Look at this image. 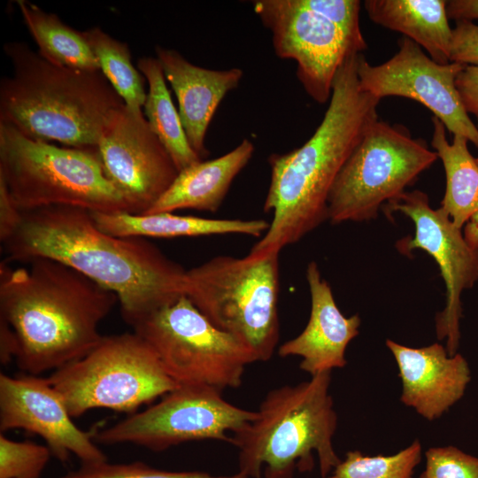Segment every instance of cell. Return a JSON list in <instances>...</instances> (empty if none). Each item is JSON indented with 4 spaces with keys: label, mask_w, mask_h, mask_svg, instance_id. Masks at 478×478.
Wrapping results in <instances>:
<instances>
[{
    "label": "cell",
    "mask_w": 478,
    "mask_h": 478,
    "mask_svg": "<svg viewBox=\"0 0 478 478\" xmlns=\"http://www.w3.org/2000/svg\"><path fill=\"white\" fill-rule=\"evenodd\" d=\"M359 54L350 55L337 71L328 107L310 139L289 152L269 156L271 179L264 212H273V220L250 255L281 252L328 220V200L334 182L378 120L381 99L358 85Z\"/></svg>",
    "instance_id": "7a4b0ae2"
},
{
    "label": "cell",
    "mask_w": 478,
    "mask_h": 478,
    "mask_svg": "<svg viewBox=\"0 0 478 478\" xmlns=\"http://www.w3.org/2000/svg\"><path fill=\"white\" fill-rule=\"evenodd\" d=\"M47 378L72 418L95 408L133 414L178 387L135 332L104 335L87 355Z\"/></svg>",
    "instance_id": "ba28073f"
},
{
    "label": "cell",
    "mask_w": 478,
    "mask_h": 478,
    "mask_svg": "<svg viewBox=\"0 0 478 478\" xmlns=\"http://www.w3.org/2000/svg\"><path fill=\"white\" fill-rule=\"evenodd\" d=\"M22 212L12 200L5 183L0 179V240L4 242L14 231Z\"/></svg>",
    "instance_id": "836d02e7"
},
{
    "label": "cell",
    "mask_w": 478,
    "mask_h": 478,
    "mask_svg": "<svg viewBox=\"0 0 478 478\" xmlns=\"http://www.w3.org/2000/svg\"><path fill=\"white\" fill-rule=\"evenodd\" d=\"M81 32L99 62L101 72L125 105L135 112H142L147 93L142 73L132 63L128 45L98 27Z\"/></svg>",
    "instance_id": "484cf974"
},
{
    "label": "cell",
    "mask_w": 478,
    "mask_h": 478,
    "mask_svg": "<svg viewBox=\"0 0 478 478\" xmlns=\"http://www.w3.org/2000/svg\"><path fill=\"white\" fill-rule=\"evenodd\" d=\"M386 345L398 367L401 401L420 415L437 419L463 397L471 375L461 354L450 356L437 343L411 348L388 339Z\"/></svg>",
    "instance_id": "e0dca14e"
},
{
    "label": "cell",
    "mask_w": 478,
    "mask_h": 478,
    "mask_svg": "<svg viewBox=\"0 0 478 478\" xmlns=\"http://www.w3.org/2000/svg\"><path fill=\"white\" fill-rule=\"evenodd\" d=\"M0 179L21 212L73 206L135 214L106 177L97 148L58 146L1 122Z\"/></svg>",
    "instance_id": "8992f818"
},
{
    "label": "cell",
    "mask_w": 478,
    "mask_h": 478,
    "mask_svg": "<svg viewBox=\"0 0 478 478\" xmlns=\"http://www.w3.org/2000/svg\"><path fill=\"white\" fill-rule=\"evenodd\" d=\"M165 78L173 89L180 118L191 148L203 159L209 155L204 140L222 99L236 89L243 72L238 67L212 70L190 63L180 52L155 48Z\"/></svg>",
    "instance_id": "d6986e66"
},
{
    "label": "cell",
    "mask_w": 478,
    "mask_h": 478,
    "mask_svg": "<svg viewBox=\"0 0 478 478\" xmlns=\"http://www.w3.org/2000/svg\"><path fill=\"white\" fill-rule=\"evenodd\" d=\"M374 23L405 35L441 65L449 64L452 28L444 0H366Z\"/></svg>",
    "instance_id": "7402d4cb"
},
{
    "label": "cell",
    "mask_w": 478,
    "mask_h": 478,
    "mask_svg": "<svg viewBox=\"0 0 478 478\" xmlns=\"http://www.w3.org/2000/svg\"><path fill=\"white\" fill-rule=\"evenodd\" d=\"M306 280L311 295L309 320L297 336L278 348V354L300 357V369L314 376L346 365V348L358 335L361 320L357 314L346 317L341 312L314 261L307 266Z\"/></svg>",
    "instance_id": "ac0fdd59"
},
{
    "label": "cell",
    "mask_w": 478,
    "mask_h": 478,
    "mask_svg": "<svg viewBox=\"0 0 478 478\" xmlns=\"http://www.w3.org/2000/svg\"><path fill=\"white\" fill-rule=\"evenodd\" d=\"M450 61L478 66V25L469 20L456 21L452 28Z\"/></svg>",
    "instance_id": "1f68e13d"
},
{
    "label": "cell",
    "mask_w": 478,
    "mask_h": 478,
    "mask_svg": "<svg viewBox=\"0 0 478 478\" xmlns=\"http://www.w3.org/2000/svg\"><path fill=\"white\" fill-rule=\"evenodd\" d=\"M475 160H476V163H477V165H478V158H475Z\"/></svg>",
    "instance_id": "8d00e7d4"
},
{
    "label": "cell",
    "mask_w": 478,
    "mask_h": 478,
    "mask_svg": "<svg viewBox=\"0 0 478 478\" xmlns=\"http://www.w3.org/2000/svg\"><path fill=\"white\" fill-rule=\"evenodd\" d=\"M254 150V144L244 138L227 154L182 169L167 190L143 214L182 209L216 212L233 181L251 160Z\"/></svg>",
    "instance_id": "ffe728a7"
},
{
    "label": "cell",
    "mask_w": 478,
    "mask_h": 478,
    "mask_svg": "<svg viewBox=\"0 0 478 478\" xmlns=\"http://www.w3.org/2000/svg\"><path fill=\"white\" fill-rule=\"evenodd\" d=\"M255 13L272 34L275 54L297 62V77L318 104L330 100L335 74L346 58L362 53L326 18L297 0H257Z\"/></svg>",
    "instance_id": "4fadbf2b"
},
{
    "label": "cell",
    "mask_w": 478,
    "mask_h": 478,
    "mask_svg": "<svg viewBox=\"0 0 478 478\" xmlns=\"http://www.w3.org/2000/svg\"><path fill=\"white\" fill-rule=\"evenodd\" d=\"M422 139L403 126L377 120L366 130L330 190L328 216L333 224L377 217L437 159Z\"/></svg>",
    "instance_id": "30bf717a"
},
{
    "label": "cell",
    "mask_w": 478,
    "mask_h": 478,
    "mask_svg": "<svg viewBox=\"0 0 478 478\" xmlns=\"http://www.w3.org/2000/svg\"><path fill=\"white\" fill-rule=\"evenodd\" d=\"M3 49L13 73L0 81V122L35 140L97 148L125 104L101 70L53 65L23 42H8Z\"/></svg>",
    "instance_id": "277c9868"
},
{
    "label": "cell",
    "mask_w": 478,
    "mask_h": 478,
    "mask_svg": "<svg viewBox=\"0 0 478 478\" xmlns=\"http://www.w3.org/2000/svg\"><path fill=\"white\" fill-rule=\"evenodd\" d=\"M455 83L466 112L474 115L478 124V66H464Z\"/></svg>",
    "instance_id": "d6a6232c"
},
{
    "label": "cell",
    "mask_w": 478,
    "mask_h": 478,
    "mask_svg": "<svg viewBox=\"0 0 478 478\" xmlns=\"http://www.w3.org/2000/svg\"><path fill=\"white\" fill-rule=\"evenodd\" d=\"M1 243L7 262L50 258L113 292L130 327L184 295L187 270L146 238L102 231L84 208L49 206L22 212L14 231Z\"/></svg>",
    "instance_id": "6da1fadb"
},
{
    "label": "cell",
    "mask_w": 478,
    "mask_h": 478,
    "mask_svg": "<svg viewBox=\"0 0 478 478\" xmlns=\"http://www.w3.org/2000/svg\"><path fill=\"white\" fill-rule=\"evenodd\" d=\"M432 122L431 146L443 163L446 178L441 208L455 226L462 228L478 214V165L465 137L455 135L450 143L443 122L436 117L432 118Z\"/></svg>",
    "instance_id": "603a6c76"
},
{
    "label": "cell",
    "mask_w": 478,
    "mask_h": 478,
    "mask_svg": "<svg viewBox=\"0 0 478 478\" xmlns=\"http://www.w3.org/2000/svg\"><path fill=\"white\" fill-rule=\"evenodd\" d=\"M331 372L296 385L271 389L255 419L233 434L239 471L248 478H293L296 470L311 471L318 455L322 478L341 459L333 447L337 416L329 394Z\"/></svg>",
    "instance_id": "5b68a950"
},
{
    "label": "cell",
    "mask_w": 478,
    "mask_h": 478,
    "mask_svg": "<svg viewBox=\"0 0 478 478\" xmlns=\"http://www.w3.org/2000/svg\"><path fill=\"white\" fill-rule=\"evenodd\" d=\"M59 478H248V476L240 471L229 475H213L199 471H164L142 462L110 464L105 461L96 465H81L78 470Z\"/></svg>",
    "instance_id": "f1b7e54d"
},
{
    "label": "cell",
    "mask_w": 478,
    "mask_h": 478,
    "mask_svg": "<svg viewBox=\"0 0 478 478\" xmlns=\"http://www.w3.org/2000/svg\"><path fill=\"white\" fill-rule=\"evenodd\" d=\"M464 227L466 242L473 249L478 250V214L470 218Z\"/></svg>",
    "instance_id": "d590c367"
},
{
    "label": "cell",
    "mask_w": 478,
    "mask_h": 478,
    "mask_svg": "<svg viewBox=\"0 0 478 478\" xmlns=\"http://www.w3.org/2000/svg\"><path fill=\"white\" fill-rule=\"evenodd\" d=\"M97 150L106 177L135 214L145 213L179 173L143 112L125 104L111 118Z\"/></svg>",
    "instance_id": "9a60e30c"
},
{
    "label": "cell",
    "mask_w": 478,
    "mask_h": 478,
    "mask_svg": "<svg viewBox=\"0 0 478 478\" xmlns=\"http://www.w3.org/2000/svg\"><path fill=\"white\" fill-rule=\"evenodd\" d=\"M28 267L0 265V320L16 340L14 360L27 374L56 371L102 340V320L118 297L76 270L45 258Z\"/></svg>",
    "instance_id": "3957f363"
},
{
    "label": "cell",
    "mask_w": 478,
    "mask_h": 478,
    "mask_svg": "<svg viewBox=\"0 0 478 478\" xmlns=\"http://www.w3.org/2000/svg\"><path fill=\"white\" fill-rule=\"evenodd\" d=\"M297 3L332 22L340 28L362 52L367 44L359 23L358 0H297Z\"/></svg>",
    "instance_id": "f546056e"
},
{
    "label": "cell",
    "mask_w": 478,
    "mask_h": 478,
    "mask_svg": "<svg viewBox=\"0 0 478 478\" xmlns=\"http://www.w3.org/2000/svg\"><path fill=\"white\" fill-rule=\"evenodd\" d=\"M420 459L419 440L390 456H366L358 451H351L327 478H412Z\"/></svg>",
    "instance_id": "4316f807"
},
{
    "label": "cell",
    "mask_w": 478,
    "mask_h": 478,
    "mask_svg": "<svg viewBox=\"0 0 478 478\" xmlns=\"http://www.w3.org/2000/svg\"><path fill=\"white\" fill-rule=\"evenodd\" d=\"M17 4L42 58L58 66L100 70L99 62L81 31L70 27L55 13L47 12L27 0H18Z\"/></svg>",
    "instance_id": "cb8c5ba5"
},
{
    "label": "cell",
    "mask_w": 478,
    "mask_h": 478,
    "mask_svg": "<svg viewBox=\"0 0 478 478\" xmlns=\"http://www.w3.org/2000/svg\"><path fill=\"white\" fill-rule=\"evenodd\" d=\"M96 227L120 237L176 238L241 234L263 236L269 224L264 220L205 219L175 215L173 212L132 214L91 212Z\"/></svg>",
    "instance_id": "44dd1931"
},
{
    "label": "cell",
    "mask_w": 478,
    "mask_h": 478,
    "mask_svg": "<svg viewBox=\"0 0 478 478\" xmlns=\"http://www.w3.org/2000/svg\"><path fill=\"white\" fill-rule=\"evenodd\" d=\"M51 451L48 446L17 442L0 434V478H40Z\"/></svg>",
    "instance_id": "83f0119b"
},
{
    "label": "cell",
    "mask_w": 478,
    "mask_h": 478,
    "mask_svg": "<svg viewBox=\"0 0 478 478\" xmlns=\"http://www.w3.org/2000/svg\"><path fill=\"white\" fill-rule=\"evenodd\" d=\"M137 69L143 74L149 86L143 114L152 132L170 154L178 171L203 160L188 141L158 59L151 57L140 58Z\"/></svg>",
    "instance_id": "d4e9b609"
},
{
    "label": "cell",
    "mask_w": 478,
    "mask_h": 478,
    "mask_svg": "<svg viewBox=\"0 0 478 478\" xmlns=\"http://www.w3.org/2000/svg\"><path fill=\"white\" fill-rule=\"evenodd\" d=\"M382 208L387 215L399 212L414 224V235L397 241V249L403 254L423 250L439 266L446 292L445 307L436 317V331L439 340L446 339L445 348L452 356L460 340L462 292L478 281V250L467 244L461 228L441 207H430L428 195L420 190L405 191Z\"/></svg>",
    "instance_id": "7c38bea8"
},
{
    "label": "cell",
    "mask_w": 478,
    "mask_h": 478,
    "mask_svg": "<svg viewBox=\"0 0 478 478\" xmlns=\"http://www.w3.org/2000/svg\"><path fill=\"white\" fill-rule=\"evenodd\" d=\"M255 417L256 411L232 405L215 388L178 386L157 404L96 431L94 440L109 445L133 443L153 451L197 440L231 443L228 433L241 431Z\"/></svg>",
    "instance_id": "8fae6325"
},
{
    "label": "cell",
    "mask_w": 478,
    "mask_h": 478,
    "mask_svg": "<svg viewBox=\"0 0 478 478\" xmlns=\"http://www.w3.org/2000/svg\"><path fill=\"white\" fill-rule=\"evenodd\" d=\"M131 328L151 347L178 386L236 389L245 367L257 361L249 348L214 326L185 295Z\"/></svg>",
    "instance_id": "9c48e42d"
},
{
    "label": "cell",
    "mask_w": 478,
    "mask_h": 478,
    "mask_svg": "<svg viewBox=\"0 0 478 478\" xmlns=\"http://www.w3.org/2000/svg\"><path fill=\"white\" fill-rule=\"evenodd\" d=\"M398 46L392 58L377 66L359 54L360 89L379 99L392 96L413 99L431 111L451 134L465 137L478 148V127L466 112L455 83L464 65L438 64L405 36Z\"/></svg>",
    "instance_id": "5bb4252c"
},
{
    "label": "cell",
    "mask_w": 478,
    "mask_h": 478,
    "mask_svg": "<svg viewBox=\"0 0 478 478\" xmlns=\"http://www.w3.org/2000/svg\"><path fill=\"white\" fill-rule=\"evenodd\" d=\"M20 428L40 436L61 462L74 454L81 465L107 461L94 432L80 429L65 401L48 378L24 374H0V431Z\"/></svg>",
    "instance_id": "2e32d148"
},
{
    "label": "cell",
    "mask_w": 478,
    "mask_h": 478,
    "mask_svg": "<svg viewBox=\"0 0 478 478\" xmlns=\"http://www.w3.org/2000/svg\"><path fill=\"white\" fill-rule=\"evenodd\" d=\"M420 478H478V458L454 446L429 448Z\"/></svg>",
    "instance_id": "4dcf8cb0"
},
{
    "label": "cell",
    "mask_w": 478,
    "mask_h": 478,
    "mask_svg": "<svg viewBox=\"0 0 478 478\" xmlns=\"http://www.w3.org/2000/svg\"><path fill=\"white\" fill-rule=\"evenodd\" d=\"M279 255L218 256L186 271L184 295L257 361H268L279 340Z\"/></svg>",
    "instance_id": "52a82bcc"
},
{
    "label": "cell",
    "mask_w": 478,
    "mask_h": 478,
    "mask_svg": "<svg viewBox=\"0 0 478 478\" xmlns=\"http://www.w3.org/2000/svg\"><path fill=\"white\" fill-rule=\"evenodd\" d=\"M446 12L448 18L456 21L478 19V0L446 1Z\"/></svg>",
    "instance_id": "e575fe53"
}]
</instances>
